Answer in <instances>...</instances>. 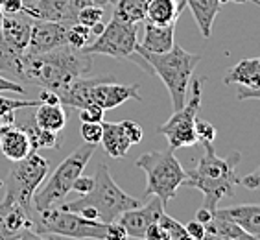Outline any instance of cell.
Listing matches in <instances>:
<instances>
[{
  "label": "cell",
  "mask_w": 260,
  "mask_h": 240,
  "mask_svg": "<svg viewBox=\"0 0 260 240\" xmlns=\"http://www.w3.org/2000/svg\"><path fill=\"white\" fill-rule=\"evenodd\" d=\"M92 55L69 45L43 54H0V74L41 89L59 93L70 81L87 76Z\"/></svg>",
  "instance_id": "obj_1"
},
{
  "label": "cell",
  "mask_w": 260,
  "mask_h": 240,
  "mask_svg": "<svg viewBox=\"0 0 260 240\" xmlns=\"http://www.w3.org/2000/svg\"><path fill=\"white\" fill-rule=\"evenodd\" d=\"M242 154L233 152L227 157L216 155L212 142L203 144V155L194 170L186 172L183 187L200 190L205 201L203 207L214 213L223 198L235 194V187L240 185V177L236 175V166L240 163Z\"/></svg>",
  "instance_id": "obj_2"
},
{
  "label": "cell",
  "mask_w": 260,
  "mask_h": 240,
  "mask_svg": "<svg viewBox=\"0 0 260 240\" xmlns=\"http://www.w3.org/2000/svg\"><path fill=\"white\" fill-rule=\"evenodd\" d=\"M140 205V200L133 196L125 194L120 187L116 185V181L111 177L107 165L100 163L98 170L94 175V185L90 192L81 194L78 200L72 201H61V209L72 211L78 215L85 216L89 220H98L104 224L116 222L122 213L129 209H135Z\"/></svg>",
  "instance_id": "obj_3"
},
{
  "label": "cell",
  "mask_w": 260,
  "mask_h": 240,
  "mask_svg": "<svg viewBox=\"0 0 260 240\" xmlns=\"http://www.w3.org/2000/svg\"><path fill=\"white\" fill-rule=\"evenodd\" d=\"M137 54L148 63L153 74L160 78L165 87L170 93L172 107L174 111H179L186 102V93L192 81L196 67L200 65L201 55L186 52L181 45H174V48L165 54H151V52L142 50L137 43Z\"/></svg>",
  "instance_id": "obj_4"
},
{
  "label": "cell",
  "mask_w": 260,
  "mask_h": 240,
  "mask_svg": "<svg viewBox=\"0 0 260 240\" xmlns=\"http://www.w3.org/2000/svg\"><path fill=\"white\" fill-rule=\"evenodd\" d=\"M31 231L39 235H55L74 240H104L107 224L89 220L85 216L54 205L50 209H31Z\"/></svg>",
  "instance_id": "obj_5"
},
{
  "label": "cell",
  "mask_w": 260,
  "mask_h": 240,
  "mask_svg": "<svg viewBox=\"0 0 260 240\" xmlns=\"http://www.w3.org/2000/svg\"><path fill=\"white\" fill-rule=\"evenodd\" d=\"M146 174L144 198L155 196L162 203H168L177 194V189L183 187L186 172L174 155V150L166 152H148L142 154L135 163Z\"/></svg>",
  "instance_id": "obj_6"
},
{
  "label": "cell",
  "mask_w": 260,
  "mask_h": 240,
  "mask_svg": "<svg viewBox=\"0 0 260 240\" xmlns=\"http://www.w3.org/2000/svg\"><path fill=\"white\" fill-rule=\"evenodd\" d=\"M96 152V144H81L78 150H74L69 157L61 161L59 166L50 175V179L46 181L45 187H39L34 194L31 207L35 211L50 209L54 205H59L65 200L67 194L72 190L74 181L83 174L87 163L90 161L92 154Z\"/></svg>",
  "instance_id": "obj_7"
},
{
  "label": "cell",
  "mask_w": 260,
  "mask_h": 240,
  "mask_svg": "<svg viewBox=\"0 0 260 240\" xmlns=\"http://www.w3.org/2000/svg\"><path fill=\"white\" fill-rule=\"evenodd\" d=\"M48 168H50L48 161L39 155V152H30L24 159L13 163L6 181V194L13 198L26 211H31L34 194L45 181Z\"/></svg>",
  "instance_id": "obj_8"
},
{
  "label": "cell",
  "mask_w": 260,
  "mask_h": 240,
  "mask_svg": "<svg viewBox=\"0 0 260 240\" xmlns=\"http://www.w3.org/2000/svg\"><path fill=\"white\" fill-rule=\"evenodd\" d=\"M201 85H203V80H192L190 100H186L179 111H174V115L157 128V133L166 137L172 150L190 148L198 142L194 126L198 120V111L201 107Z\"/></svg>",
  "instance_id": "obj_9"
},
{
  "label": "cell",
  "mask_w": 260,
  "mask_h": 240,
  "mask_svg": "<svg viewBox=\"0 0 260 240\" xmlns=\"http://www.w3.org/2000/svg\"><path fill=\"white\" fill-rule=\"evenodd\" d=\"M137 32L139 26L135 22H124L120 19H113L105 24L104 32L94 41L83 48L87 54L109 55L115 59H131L137 48Z\"/></svg>",
  "instance_id": "obj_10"
},
{
  "label": "cell",
  "mask_w": 260,
  "mask_h": 240,
  "mask_svg": "<svg viewBox=\"0 0 260 240\" xmlns=\"http://www.w3.org/2000/svg\"><path fill=\"white\" fill-rule=\"evenodd\" d=\"M127 100H139L142 102L140 96V85H124L116 83L115 76H100V78H90L89 91H87V102L89 105H98L104 111L115 109Z\"/></svg>",
  "instance_id": "obj_11"
},
{
  "label": "cell",
  "mask_w": 260,
  "mask_h": 240,
  "mask_svg": "<svg viewBox=\"0 0 260 240\" xmlns=\"http://www.w3.org/2000/svg\"><path fill=\"white\" fill-rule=\"evenodd\" d=\"M165 203L159 200V198H153L151 201H148L146 205H139L135 209H129L122 213L118 216V224L127 231L129 238H144L146 229L150 227L151 224L160 220V216L165 215Z\"/></svg>",
  "instance_id": "obj_12"
},
{
  "label": "cell",
  "mask_w": 260,
  "mask_h": 240,
  "mask_svg": "<svg viewBox=\"0 0 260 240\" xmlns=\"http://www.w3.org/2000/svg\"><path fill=\"white\" fill-rule=\"evenodd\" d=\"M67 32H69V26L63 22L34 19L26 54H43L67 45Z\"/></svg>",
  "instance_id": "obj_13"
},
{
  "label": "cell",
  "mask_w": 260,
  "mask_h": 240,
  "mask_svg": "<svg viewBox=\"0 0 260 240\" xmlns=\"http://www.w3.org/2000/svg\"><path fill=\"white\" fill-rule=\"evenodd\" d=\"M34 19L26 13L4 15L2 20V50L0 54H24L30 43Z\"/></svg>",
  "instance_id": "obj_14"
},
{
  "label": "cell",
  "mask_w": 260,
  "mask_h": 240,
  "mask_svg": "<svg viewBox=\"0 0 260 240\" xmlns=\"http://www.w3.org/2000/svg\"><path fill=\"white\" fill-rule=\"evenodd\" d=\"M30 213L4 194V200L0 201V240H17L24 231L31 229Z\"/></svg>",
  "instance_id": "obj_15"
},
{
  "label": "cell",
  "mask_w": 260,
  "mask_h": 240,
  "mask_svg": "<svg viewBox=\"0 0 260 240\" xmlns=\"http://www.w3.org/2000/svg\"><path fill=\"white\" fill-rule=\"evenodd\" d=\"M214 215L235 222L244 233L260 238V203H244L227 209H216Z\"/></svg>",
  "instance_id": "obj_16"
},
{
  "label": "cell",
  "mask_w": 260,
  "mask_h": 240,
  "mask_svg": "<svg viewBox=\"0 0 260 240\" xmlns=\"http://www.w3.org/2000/svg\"><path fill=\"white\" fill-rule=\"evenodd\" d=\"M175 24L168 26H157L146 20L144 24V39L139 43L142 50L151 52V54H165L172 50L175 45Z\"/></svg>",
  "instance_id": "obj_17"
},
{
  "label": "cell",
  "mask_w": 260,
  "mask_h": 240,
  "mask_svg": "<svg viewBox=\"0 0 260 240\" xmlns=\"http://www.w3.org/2000/svg\"><path fill=\"white\" fill-rule=\"evenodd\" d=\"M19 128L26 131V135L30 139L31 150L39 152V150H57L63 146V139L59 137V133H54V131L43 130L35 124L34 113L31 115H22L19 120Z\"/></svg>",
  "instance_id": "obj_18"
},
{
  "label": "cell",
  "mask_w": 260,
  "mask_h": 240,
  "mask_svg": "<svg viewBox=\"0 0 260 240\" xmlns=\"http://www.w3.org/2000/svg\"><path fill=\"white\" fill-rule=\"evenodd\" d=\"M225 85H238L245 89H260V55L249 57L236 63L233 69L223 76Z\"/></svg>",
  "instance_id": "obj_19"
},
{
  "label": "cell",
  "mask_w": 260,
  "mask_h": 240,
  "mask_svg": "<svg viewBox=\"0 0 260 240\" xmlns=\"http://www.w3.org/2000/svg\"><path fill=\"white\" fill-rule=\"evenodd\" d=\"M0 152L6 159L15 163V161L24 159L26 155L34 150H31L30 139L26 135V131L17 124H13L4 131V135L0 137Z\"/></svg>",
  "instance_id": "obj_20"
},
{
  "label": "cell",
  "mask_w": 260,
  "mask_h": 240,
  "mask_svg": "<svg viewBox=\"0 0 260 240\" xmlns=\"http://www.w3.org/2000/svg\"><path fill=\"white\" fill-rule=\"evenodd\" d=\"M185 6V0H150L144 20L157 26L175 24Z\"/></svg>",
  "instance_id": "obj_21"
},
{
  "label": "cell",
  "mask_w": 260,
  "mask_h": 240,
  "mask_svg": "<svg viewBox=\"0 0 260 240\" xmlns=\"http://www.w3.org/2000/svg\"><path fill=\"white\" fill-rule=\"evenodd\" d=\"M185 4L190 8L192 17L196 19V24L200 28L201 35L209 39L212 35L216 15L221 10V2L220 0H185Z\"/></svg>",
  "instance_id": "obj_22"
},
{
  "label": "cell",
  "mask_w": 260,
  "mask_h": 240,
  "mask_svg": "<svg viewBox=\"0 0 260 240\" xmlns=\"http://www.w3.org/2000/svg\"><path fill=\"white\" fill-rule=\"evenodd\" d=\"M102 126H104V131H102L100 144H104L107 155L113 159L125 157L131 148V142L125 137L120 122H102Z\"/></svg>",
  "instance_id": "obj_23"
},
{
  "label": "cell",
  "mask_w": 260,
  "mask_h": 240,
  "mask_svg": "<svg viewBox=\"0 0 260 240\" xmlns=\"http://www.w3.org/2000/svg\"><path fill=\"white\" fill-rule=\"evenodd\" d=\"M34 118L35 124L43 128V130L59 131L65 130L67 126V111L63 104H39L37 107H34Z\"/></svg>",
  "instance_id": "obj_24"
},
{
  "label": "cell",
  "mask_w": 260,
  "mask_h": 240,
  "mask_svg": "<svg viewBox=\"0 0 260 240\" xmlns=\"http://www.w3.org/2000/svg\"><path fill=\"white\" fill-rule=\"evenodd\" d=\"M150 0H116L113 8V17L124 22H142L146 19Z\"/></svg>",
  "instance_id": "obj_25"
},
{
  "label": "cell",
  "mask_w": 260,
  "mask_h": 240,
  "mask_svg": "<svg viewBox=\"0 0 260 240\" xmlns=\"http://www.w3.org/2000/svg\"><path fill=\"white\" fill-rule=\"evenodd\" d=\"M90 39H92V34H90V28H87L85 24L74 22V24L69 26V32H67V45L69 46L83 50L90 43Z\"/></svg>",
  "instance_id": "obj_26"
},
{
  "label": "cell",
  "mask_w": 260,
  "mask_h": 240,
  "mask_svg": "<svg viewBox=\"0 0 260 240\" xmlns=\"http://www.w3.org/2000/svg\"><path fill=\"white\" fill-rule=\"evenodd\" d=\"M159 224L165 227V231L168 233V240H194L190 238V235L186 233L185 225H181L177 220H174L172 216H168L165 213V215L160 216Z\"/></svg>",
  "instance_id": "obj_27"
},
{
  "label": "cell",
  "mask_w": 260,
  "mask_h": 240,
  "mask_svg": "<svg viewBox=\"0 0 260 240\" xmlns=\"http://www.w3.org/2000/svg\"><path fill=\"white\" fill-rule=\"evenodd\" d=\"M39 105V100H22V98H8V96H0V116L6 113L20 109H34Z\"/></svg>",
  "instance_id": "obj_28"
},
{
  "label": "cell",
  "mask_w": 260,
  "mask_h": 240,
  "mask_svg": "<svg viewBox=\"0 0 260 240\" xmlns=\"http://www.w3.org/2000/svg\"><path fill=\"white\" fill-rule=\"evenodd\" d=\"M102 19H104V8L96 4L85 6V8H81L80 13H78V22L85 24L87 28L94 26L96 22H100Z\"/></svg>",
  "instance_id": "obj_29"
},
{
  "label": "cell",
  "mask_w": 260,
  "mask_h": 240,
  "mask_svg": "<svg viewBox=\"0 0 260 240\" xmlns=\"http://www.w3.org/2000/svg\"><path fill=\"white\" fill-rule=\"evenodd\" d=\"M104 126L102 122H81V137L89 144H100Z\"/></svg>",
  "instance_id": "obj_30"
},
{
  "label": "cell",
  "mask_w": 260,
  "mask_h": 240,
  "mask_svg": "<svg viewBox=\"0 0 260 240\" xmlns=\"http://www.w3.org/2000/svg\"><path fill=\"white\" fill-rule=\"evenodd\" d=\"M196 137H198V142L201 144H207V142H212L216 139V128L207 120H196Z\"/></svg>",
  "instance_id": "obj_31"
},
{
  "label": "cell",
  "mask_w": 260,
  "mask_h": 240,
  "mask_svg": "<svg viewBox=\"0 0 260 240\" xmlns=\"http://www.w3.org/2000/svg\"><path fill=\"white\" fill-rule=\"evenodd\" d=\"M120 124H122V130H124L125 137H127V140L131 142V146L142 142V139H144V130H142V126L133 122V120H122Z\"/></svg>",
  "instance_id": "obj_32"
},
{
  "label": "cell",
  "mask_w": 260,
  "mask_h": 240,
  "mask_svg": "<svg viewBox=\"0 0 260 240\" xmlns=\"http://www.w3.org/2000/svg\"><path fill=\"white\" fill-rule=\"evenodd\" d=\"M105 111L98 105H87L80 109V120L81 122H104Z\"/></svg>",
  "instance_id": "obj_33"
},
{
  "label": "cell",
  "mask_w": 260,
  "mask_h": 240,
  "mask_svg": "<svg viewBox=\"0 0 260 240\" xmlns=\"http://www.w3.org/2000/svg\"><path fill=\"white\" fill-rule=\"evenodd\" d=\"M104 240H129V235L118 222H111V224H107Z\"/></svg>",
  "instance_id": "obj_34"
},
{
  "label": "cell",
  "mask_w": 260,
  "mask_h": 240,
  "mask_svg": "<svg viewBox=\"0 0 260 240\" xmlns=\"http://www.w3.org/2000/svg\"><path fill=\"white\" fill-rule=\"evenodd\" d=\"M0 93H17V95H26V89L20 85L19 81L15 80H10V78H6V76L0 74Z\"/></svg>",
  "instance_id": "obj_35"
},
{
  "label": "cell",
  "mask_w": 260,
  "mask_h": 240,
  "mask_svg": "<svg viewBox=\"0 0 260 240\" xmlns=\"http://www.w3.org/2000/svg\"><path fill=\"white\" fill-rule=\"evenodd\" d=\"M92 185H94V177L81 174L80 177H78V179L74 181V185H72V190H74V192H78V194L81 196V194H87V192H90Z\"/></svg>",
  "instance_id": "obj_36"
},
{
  "label": "cell",
  "mask_w": 260,
  "mask_h": 240,
  "mask_svg": "<svg viewBox=\"0 0 260 240\" xmlns=\"http://www.w3.org/2000/svg\"><path fill=\"white\" fill-rule=\"evenodd\" d=\"M142 240H168V233L165 231V227L155 222V224H151L144 233V238Z\"/></svg>",
  "instance_id": "obj_37"
},
{
  "label": "cell",
  "mask_w": 260,
  "mask_h": 240,
  "mask_svg": "<svg viewBox=\"0 0 260 240\" xmlns=\"http://www.w3.org/2000/svg\"><path fill=\"white\" fill-rule=\"evenodd\" d=\"M0 8L4 11V15H15V13H22L24 2L22 0H0Z\"/></svg>",
  "instance_id": "obj_38"
},
{
  "label": "cell",
  "mask_w": 260,
  "mask_h": 240,
  "mask_svg": "<svg viewBox=\"0 0 260 240\" xmlns=\"http://www.w3.org/2000/svg\"><path fill=\"white\" fill-rule=\"evenodd\" d=\"M185 229H186V233L190 235V238H194V240H203V236L207 235L205 224H201V222H198V220L188 222V224L185 225Z\"/></svg>",
  "instance_id": "obj_39"
},
{
  "label": "cell",
  "mask_w": 260,
  "mask_h": 240,
  "mask_svg": "<svg viewBox=\"0 0 260 240\" xmlns=\"http://www.w3.org/2000/svg\"><path fill=\"white\" fill-rule=\"evenodd\" d=\"M240 185H244L245 189H249V190L260 189V166L256 168L255 172H251V174L244 175V177L240 179Z\"/></svg>",
  "instance_id": "obj_40"
},
{
  "label": "cell",
  "mask_w": 260,
  "mask_h": 240,
  "mask_svg": "<svg viewBox=\"0 0 260 240\" xmlns=\"http://www.w3.org/2000/svg\"><path fill=\"white\" fill-rule=\"evenodd\" d=\"M236 100L244 102V100H260V89H245L240 87L238 93H236Z\"/></svg>",
  "instance_id": "obj_41"
},
{
  "label": "cell",
  "mask_w": 260,
  "mask_h": 240,
  "mask_svg": "<svg viewBox=\"0 0 260 240\" xmlns=\"http://www.w3.org/2000/svg\"><path fill=\"white\" fill-rule=\"evenodd\" d=\"M37 100H39V104H61L57 93L48 91V89H41L39 98H37Z\"/></svg>",
  "instance_id": "obj_42"
},
{
  "label": "cell",
  "mask_w": 260,
  "mask_h": 240,
  "mask_svg": "<svg viewBox=\"0 0 260 240\" xmlns=\"http://www.w3.org/2000/svg\"><path fill=\"white\" fill-rule=\"evenodd\" d=\"M15 115L17 111H11V113H6L4 116H0V137L4 135V131L10 128V126L15 124Z\"/></svg>",
  "instance_id": "obj_43"
},
{
  "label": "cell",
  "mask_w": 260,
  "mask_h": 240,
  "mask_svg": "<svg viewBox=\"0 0 260 240\" xmlns=\"http://www.w3.org/2000/svg\"><path fill=\"white\" fill-rule=\"evenodd\" d=\"M212 216H214V213L209 209H205V207H201L200 211H198V215H196V220L201 222V224H209L210 220H212Z\"/></svg>",
  "instance_id": "obj_44"
},
{
  "label": "cell",
  "mask_w": 260,
  "mask_h": 240,
  "mask_svg": "<svg viewBox=\"0 0 260 240\" xmlns=\"http://www.w3.org/2000/svg\"><path fill=\"white\" fill-rule=\"evenodd\" d=\"M17 240H50V238H45V235H39V233L28 229V231H24Z\"/></svg>",
  "instance_id": "obj_45"
},
{
  "label": "cell",
  "mask_w": 260,
  "mask_h": 240,
  "mask_svg": "<svg viewBox=\"0 0 260 240\" xmlns=\"http://www.w3.org/2000/svg\"><path fill=\"white\" fill-rule=\"evenodd\" d=\"M104 28H105V22H96L94 26H90V34H92V37H98V35L104 32Z\"/></svg>",
  "instance_id": "obj_46"
},
{
  "label": "cell",
  "mask_w": 260,
  "mask_h": 240,
  "mask_svg": "<svg viewBox=\"0 0 260 240\" xmlns=\"http://www.w3.org/2000/svg\"><path fill=\"white\" fill-rule=\"evenodd\" d=\"M115 2H116V0H94V4L102 6V8H104V6H113Z\"/></svg>",
  "instance_id": "obj_47"
},
{
  "label": "cell",
  "mask_w": 260,
  "mask_h": 240,
  "mask_svg": "<svg viewBox=\"0 0 260 240\" xmlns=\"http://www.w3.org/2000/svg\"><path fill=\"white\" fill-rule=\"evenodd\" d=\"M2 20H4V11L0 8V50H2Z\"/></svg>",
  "instance_id": "obj_48"
},
{
  "label": "cell",
  "mask_w": 260,
  "mask_h": 240,
  "mask_svg": "<svg viewBox=\"0 0 260 240\" xmlns=\"http://www.w3.org/2000/svg\"><path fill=\"white\" fill-rule=\"evenodd\" d=\"M221 4H225V2H235V4H245V2H249V0H220Z\"/></svg>",
  "instance_id": "obj_49"
},
{
  "label": "cell",
  "mask_w": 260,
  "mask_h": 240,
  "mask_svg": "<svg viewBox=\"0 0 260 240\" xmlns=\"http://www.w3.org/2000/svg\"><path fill=\"white\" fill-rule=\"evenodd\" d=\"M22 2H24V8H28V6H31L35 2V0H22ZM24 11V10H22Z\"/></svg>",
  "instance_id": "obj_50"
},
{
  "label": "cell",
  "mask_w": 260,
  "mask_h": 240,
  "mask_svg": "<svg viewBox=\"0 0 260 240\" xmlns=\"http://www.w3.org/2000/svg\"><path fill=\"white\" fill-rule=\"evenodd\" d=\"M249 2H253V4L258 6V8H260V0H249Z\"/></svg>",
  "instance_id": "obj_51"
}]
</instances>
